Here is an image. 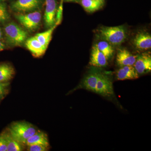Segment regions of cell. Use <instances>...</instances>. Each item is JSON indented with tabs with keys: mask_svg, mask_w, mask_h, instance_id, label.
<instances>
[{
	"mask_svg": "<svg viewBox=\"0 0 151 151\" xmlns=\"http://www.w3.org/2000/svg\"><path fill=\"white\" fill-rule=\"evenodd\" d=\"M10 15L4 2H0V23H4L9 20Z\"/></svg>",
	"mask_w": 151,
	"mask_h": 151,
	"instance_id": "cell-21",
	"label": "cell"
},
{
	"mask_svg": "<svg viewBox=\"0 0 151 151\" xmlns=\"http://www.w3.org/2000/svg\"><path fill=\"white\" fill-rule=\"evenodd\" d=\"M97 47L106 57L107 60L111 59L114 53V49L111 44L106 41H101L96 44Z\"/></svg>",
	"mask_w": 151,
	"mask_h": 151,
	"instance_id": "cell-20",
	"label": "cell"
},
{
	"mask_svg": "<svg viewBox=\"0 0 151 151\" xmlns=\"http://www.w3.org/2000/svg\"><path fill=\"white\" fill-rule=\"evenodd\" d=\"M27 146V150L28 151H47L48 150L49 147V146L41 144H35Z\"/></svg>",
	"mask_w": 151,
	"mask_h": 151,
	"instance_id": "cell-23",
	"label": "cell"
},
{
	"mask_svg": "<svg viewBox=\"0 0 151 151\" xmlns=\"http://www.w3.org/2000/svg\"><path fill=\"white\" fill-rule=\"evenodd\" d=\"M9 82L0 83V101L3 100L9 93Z\"/></svg>",
	"mask_w": 151,
	"mask_h": 151,
	"instance_id": "cell-22",
	"label": "cell"
},
{
	"mask_svg": "<svg viewBox=\"0 0 151 151\" xmlns=\"http://www.w3.org/2000/svg\"><path fill=\"white\" fill-rule=\"evenodd\" d=\"M89 63L95 67H105L108 65V60L99 50L96 45L92 47Z\"/></svg>",
	"mask_w": 151,
	"mask_h": 151,
	"instance_id": "cell-11",
	"label": "cell"
},
{
	"mask_svg": "<svg viewBox=\"0 0 151 151\" xmlns=\"http://www.w3.org/2000/svg\"><path fill=\"white\" fill-rule=\"evenodd\" d=\"M57 26L55 24L52 27L50 28L46 31L37 34L35 37L38 41L46 49L47 48L51 40L52 35L53 31Z\"/></svg>",
	"mask_w": 151,
	"mask_h": 151,
	"instance_id": "cell-19",
	"label": "cell"
},
{
	"mask_svg": "<svg viewBox=\"0 0 151 151\" xmlns=\"http://www.w3.org/2000/svg\"><path fill=\"white\" fill-rule=\"evenodd\" d=\"M3 35L2 30L1 27H0V40H1L2 39Z\"/></svg>",
	"mask_w": 151,
	"mask_h": 151,
	"instance_id": "cell-27",
	"label": "cell"
},
{
	"mask_svg": "<svg viewBox=\"0 0 151 151\" xmlns=\"http://www.w3.org/2000/svg\"><path fill=\"white\" fill-rule=\"evenodd\" d=\"M81 4L84 10L88 12L98 10L104 4V0H81Z\"/></svg>",
	"mask_w": 151,
	"mask_h": 151,
	"instance_id": "cell-18",
	"label": "cell"
},
{
	"mask_svg": "<svg viewBox=\"0 0 151 151\" xmlns=\"http://www.w3.org/2000/svg\"><path fill=\"white\" fill-rule=\"evenodd\" d=\"M65 1H66L70 2L73 1H76V0H65Z\"/></svg>",
	"mask_w": 151,
	"mask_h": 151,
	"instance_id": "cell-28",
	"label": "cell"
},
{
	"mask_svg": "<svg viewBox=\"0 0 151 151\" xmlns=\"http://www.w3.org/2000/svg\"><path fill=\"white\" fill-rule=\"evenodd\" d=\"M136 48L141 50H147L151 47V36L149 33L140 32L136 35L134 40Z\"/></svg>",
	"mask_w": 151,
	"mask_h": 151,
	"instance_id": "cell-13",
	"label": "cell"
},
{
	"mask_svg": "<svg viewBox=\"0 0 151 151\" xmlns=\"http://www.w3.org/2000/svg\"><path fill=\"white\" fill-rule=\"evenodd\" d=\"M137 55H134L129 50L125 49H121L118 50L116 57V62L119 66L134 65Z\"/></svg>",
	"mask_w": 151,
	"mask_h": 151,
	"instance_id": "cell-10",
	"label": "cell"
},
{
	"mask_svg": "<svg viewBox=\"0 0 151 151\" xmlns=\"http://www.w3.org/2000/svg\"><path fill=\"white\" fill-rule=\"evenodd\" d=\"M45 8L44 15V21L46 27L55 25L56 22L57 8L56 0H45Z\"/></svg>",
	"mask_w": 151,
	"mask_h": 151,
	"instance_id": "cell-7",
	"label": "cell"
},
{
	"mask_svg": "<svg viewBox=\"0 0 151 151\" xmlns=\"http://www.w3.org/2000/svg\"><path fill=\"white\" fill-rule=\"evenodd\" d=\"M8 130L15 139L23 145H25L28 139L37 132L34 126L26 122H14Z\"/></svg>",
	"mask_w": 151,
	"mask_h": 151,
	"instance_id": "cell-1",
	"label": "cell"
},
{
	"mask_svg": "<svg viewBox=\"0 0 151 151\" xmlns=\"http://www.w3.org/2000/svg\"><path fill=\"white\" fill-rule=\"evenodd\" d=\"M15 70L10 64L7 63L0 64V83L8 82L13 78Z\"/></svg>",
	"mask_w": 151,
	"mask_h": 151,
	"instance_id": "cell-15",
	"label": "cell"
},
{
	"mask_svg": "<svg viewBox=\"0 0 151 151\" xmlns=\"http://www.w3.org/2000/svg\"><path fill=\"white\" fill-rule=\"evenodd\" d=\"M7 144V151H22L24 150V145L15 139L8 130L3 132Z\"/></svg>",
	"mask_w": 151,
	"mask_h": 151,
	"instance_id": "cell-16",
	"label": "cell"
},
{
	"mask_svg": "<svg viewBox=\"0 0 151 151\" xmlns=\"http://www.w3.org/2000/svg\"><path fill=\"white\" fill-rule=\"evenodd\" d=\"M139 77V74L133 65L122 66L116 73V78L119 80L135 79Z\"/></svg>",
	"mask_w": 151,
	"mask_h": 151,
	"instance_id": "cell-14",
	"label": "cell"
},
{
	"mask_svg": "<svg viewBox=\"0 0 151 151\" xmlns=\"http://www.w3.org/2000/svg\"><path fill=\"white\" fill-rule=\"evenodd\" d=\"M99 33L103 39L114 45L123 43L127 37L126 30L123 26L102 27Z\"/></svg>",
	"mask_w": 151,
	"mask_h": 151,
	"instance_id": "cell-3",
	"label": "cell"
},
{
	"mask_svg": "<svg viewBox=\"0 0 151 151\" xmlns=\"http://www.w3.org/2000/svg\"><path fill=\"white\" fill-rule=\"evenodd\" d=\"M40 4V0H17L12 4L11 8L20 13L30 12L37 9Z\"/></svg>",
	"mask_w": 151,
	"mask_h": 151,
	"instance_id": "cell-6",
	"label": "cell"
},
{
	"mask_svg": "<svg viewBox=\"0 0 151 151\" xmlns=\"http://www.w3.org/2000/svg\"><path fill=\"white\" fill-rule=\"evenodd\" d=\"M95 93L105 97H111L114 95L113 84L111 78L101 72L97 81Z\"/></svg>",
	"mask_w": 151,
	"mask_h": 151,
	"instance_id": "cell-5",
	"label": "cell"
},
{
	"mask_svg": "<svg viewBox=\"0 0 151 151\" xmlns=\"http://www.w3.org/2000/svg\"><path fill=\"white\" fill-rule=\"evenodd\" d=\"M25 42L26 47L35 57H40L45 53L46 49L42 45L35 37L27 39Z\"/></svg>",
	"mask_w": 151,
	"mask_h": 151,
	"instance_id": "cell-12",
	"label": "cell"
},
{
	"mask_svg": "<svg viewBox=\"0 0 151 151\" xmlns=\"http://www.w3.org/2000/svg\"><path fill=\"white\" fill-rule=\"evenodd\" d=\"M7 1V0H0V2H4L6 1Z\"/></svg>",
	"mask_w": 151,
	"mask_h": 151,
	"instance_id": "cell-29",
	"label": "cell"
},
{
	"mask_svg": "<svg viewBox=\"0 0 151 151\" xmlns=\"http://www.w3.org/2000/svg\"><path fill=\"white\" fill-rule=\"evenodd\" d=\"M7 144L4 132L0 134V151H6Z\"/></svg>",
	"mask_w": 151,
	"mask_h": 151,
	"instance_id": "cell-25",
	"label": "cell"
},
{
	"mask_svg": "<svg viewBox=\"0 0 151 151\" xmlns=\"http://www.w3.org/2000/svg\"><path fill=\"white\" fill-rule=\"evenodd\" d=\"M15 17L26 29L31 31H34L39 26L42 15L40 12L34 11L26 14H17L16 15Z\"/></svg>",
	"mask_w": 151,
	"mask_h": 151,
	"instance_id": "cell-4",
	"label": "cell"
},
{
	"mask_svg": "<svg viewBox=\"0 0 151 151\" xmlns=\"http://www.w3.org/2000/svg\"><path fill=\"white\" fill-rule=\"evenodd\" d=\"M5 47V45L4 44L1 40H0V52L4 50Z\"/></svg>",
	"mask_w": 151,
	"mask_h": 151,
	"instance_id": "cell-26",
	"label": "cell"
},
{
	"mask_svg": "<svg viewBox=\"0 0 151 151\" xmlns=\"http://www.w3.org/2000/svg\"><path fill=\"white\" fill-rule=\"evenodd\" d=\"M4 29L6 41L11 46H19L27 40V32L14 22L6 24Z\"/></svg>",
	"mask_w": 151,
	"mask_h": 151,
	"instance_id": "cell-2",
	"label": "cell"
},
{
	"mask_svg": "<svg viewBox=\"0 0 151 151\" xmlns=\"http://www.w3.org/2000/svg\"><path fill=\"white\" fill-rule=\"evenodd\" d=\"M138 74H145L151 70V56L149 53H144L138 55L134 65Z\"/></svg>",
	"mask_w": 151,
	"mask_h": 151,
	"instance_id": "cell-9",
	"label": "cell"
},
{
	"mask_svg": "<svg viewBox=\"0 0 151 151\" xmlns=\"http://www.w3.org/2000/svg\"><path fill=\"white\" fill-rule=\"evenodd\" d=\"M63 0H61L60 4L58 9L57 11L56 15V22L55 24L58 26L60 24L62 19L63 9Z\"/></svg>",
	"mask_w": 151,
	"mask_h": 151,
	"instance_id": "cell-24",
	"label": "cell"
},
{
	"mask_svg": "<svg viewBox=\"0 0 151 151\" xmlns=\"http://www.w3.org/2000/svg\"><path fill=\"white\" fill-rule=\"evenodd\" d=\"M100 72V71L96 68H92L84 77L81 84L77 87V89L83 88L95 93Z\"/></svg>",
	"mask_w": 151,
	"mask_h": 151,
	"instance_id": "cell-8",
	"label": "cell"
},
{
	"mask_svg": "<svg viewBox=\"0 0 151 151\" xmlns=\"http://www.w3.org/2000/svg\"><path fill=\"white\" fill-rule=\"evenodd\" d=\"M35 144H41L49 146L47 135L45 133L38 130L34 134L28 139L25 145H29Z\"/></svg>",
	"mask_w": 151,
	"mask_h": 151,
	"instance_id": "cell-17",
	"label": "cell"
}]
</instances>
